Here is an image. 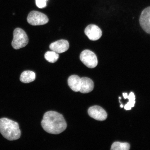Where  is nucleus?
<instances>
[{
    "label": "nucleus",
    "instance_id": "nucleus-1",
    "mask_svg": "<svg viewBox=\"0 0 150 150\" xmlns=\"http://www.w3.org/2000/svg\"><path fill=\"white\" fill-rule=\"evenodd\" d=\"M41 124L45 131L52 134H61L67 127L63 115L53 111H48L44 114Z\"/></svg>",
    "mask_w": 150,
    "mask_h": 150
},
{
    "label": "nucleus",
    "instance_id": "nucleus-2",
    "mask_svg": "<svg viewBox=\"0 0 150 150\" xmlns=\"http://www.w3.org/2000/svg\"><path fill=\"white\" fill-rule=\"evenodd\" d=\"M0 132L4 137L10 141L17 140L21 135L18 124L6 118L0 119Z\"/></svg>",
    "mask_w": 150,
    "mask_h": 150
},
{
    "label": "nucleus",
    "instance_id": "nucleus-3",
    "mask_svg": "<svg viewBox=\"0 0 150 150\" xmlns=\"http://www.w3.org/2000/svg\"><path fill=\"white\" fill-rule=\"evenodd\" d=\"M29 42V39L25 31L20 28L15 29L13 33V39L12 42L13 47L18 50L25 47Z\"/></svg>",
    "mask_w": 150,
    "mask_h": 150
},
{
    "label": "nucleus",
    "instance_id": "nucleus-4",
    "mask_svg": "<svg viewBox=\"0 0 150 150\" xmlns=\"http://www.w3.org/2000/svg\"><path fill=\"white\" fill-rule=\"evenodd\" d=\"M27 20L28 23L34 26L44 25L49 21L48 17L45 14L35 11L29 13Z\"/></svg>",
    "mask_w": 150,
    "mask_h": 150
},
{
    "label": "nucleus",
    "instance_id": "nucleus-5",
    "mask_svg": "<svg viewBox=\"0 0 150 150\" xmlns=\"http://www.w3.org/2000/svg\"><path fill=\"white\" fill-rule=\"evenodd\" d=\"M80 59L83 64L89 68H95L98 64L96 55L89 50H85L81 52Z\"/></svg>",
    "mask_w": 150,
    "mask_h": 150
},
{
    "label": "nucleus",
    "instance_id": "nucleus-6",
    "mask_svg": "<svg viewBox=\"0 0 150 150\" xmlns=\"http://www.w3.org/2000/svg\"><path fill=\"white\" fill-rule=\"evenodd\" d=\"M88 113L91 117L100 121L105 120L108 117L105 110L98 106H94L90 107L88 110Z\"/></svg>",
    "mask_w": 150,
    "mask_h": 150
},
{
    "label": "nucleus",
    "instance_id": "nucleus-7",
    "mask_svg": "<svg viewBox=\"0 0 150 150\" xmlns=\"http://www.w3.org/2000/svg\"><path fill=\"white\" fill-rule=\"evenodd\" d=\"M84 33L90 40L96 41L102 36V32L98 26L94 24H90L86 28Z\"/></svg>",
    "mask_w": 150,
    "mask_h": 150
},
{
    "label": "nucleus",
    "instance_id": "nucleus-8",
    "mask_svg": "<svg viewBox=\"0 0 150 150\" xmlns=\"http://www.w3.org/2000/svg\"><path fill=\"white\" fill-rule=\"evenodd\" d=\"M141 27L146 33L150 34V6L142 11L139 18Z\"/></svg>",
    "mask_w": 150,
    "mask_h": 150
},
{
    "label": "nucleus",
    "instance_id": "nucleus-9",
    "mask_svg": "<svg viewBox=\"0 0 150 150\" xmlns=\"http://www.w3.org/2000/svg\"><path fill=\"white\" fill-rule=\"evenodd\" d=\"M69 47V43L67 40H60L56 41L50 44V50L58 54L63 53L67 51Z\"/></svg>",
    "mask_w": 150,
    "mask_h": 150
},
{
    "label": "nucleus",
    "instance_id": "nucleus-10",
    "mask_svg": "<svg viewBox=\"0 0 150 150\" xmlns=\"http://www.w3.org/2000/svg\"><path fill=\"white\" fill-rule=\"evenodd\" d=\"M94 87L93 81L88 78H81V84L79 91L83 93H88L93 91Z\"/></svg>",
    "mask_w": 150,
    "mask_h": 150
},
{
    "label": "nucleus",
    "instance_id": "nucleus-11",
    "mask_svg": "<svg viewBox=\"0 0 150 150\" xmlns=\"http://www.w3.org/2000/svg\"><path fill=\"white\" fill-rule=\"evenodd\" d=\"M81 78L77 75H72L68 79V84L70 88L74 92L79 91L81 84Z\"/></svg>",
    "mask_w": 150,
    "mask_h": 150
},
{
    "label": "nucleus",
    "instance_id": "nucleus-12",
    "mask_svg": "<svg viewBox=\"0 0 150 150\" xmlns=\"http://www.w3.org/2000/svg\"><path fill=\"white\" fill-rule=\"evenodd\" d=\"M35 79L34 72L30 71H26L22 73L20 77V80L24 83H29L34 81Z\"/></svg>",
    "mask_w": 150,
    "mask_h": 150
},
{
    "label": "nucleus",
    "instance_id": "nucleus-13",
    "mask_svg": "<svg viewBox=\"0 0 150 150\" xmlns=\"http://www.w3.org/2000/svg\"><path fill=\"white\" fill-rule=\"evenodd\" d=\"M59 54L53 51H48L45 54V58L46 60L50 63H54L59 59Z\"/></svg>",
    "mask_w": 150,
    "mask_h": 150
},
{
    "label": "nucleus",
    "instance_id": "nucleus-14",
    "mask_svg": "<svg viewBox=\"0 0 150 150\" xmlns=\"http://www.w3.org/2000/svg\"><path fill=\"white\" fill-rule=\"evenodd\" d=\"M130 145L127 142H115L112 144L111 150H128L130 149Z\"/></svg>",
    "mask_w": 150,
    "mask_h": 150
},
{
    "label": "nucleus",
    "instance_id": "nucleus-15",
    "mask_svg": "<svg viewBox=\"0 0 150 150\" xmlns=\"http://www.w3.org/2000/svg\"><path fill=\"white\" fill-rule=\"evenodd\" d=\"M127 98L129 99V102L125 105V109L126 110H131V108L134 107L135 104V97L134 93L132 92L130 93L128 96Z\"/></svg>",
    "mask_w": 150,
    "mask_h": 150
},
{
    "label": "nucleus",
    "instance_id": "nucleus-16",
    "mask_svg": "<svg viewBox=\"0 0 150 150\" xmlns=\"http://www.w3.org/2000/svg\"><path fill=\"white\" fill-rule=\"evenodd\" d=\"M48 0H35L37 6L39 8H43L46 6Z\"/></svg>",
    "mask_w": 150,
    "mask_h": 150
},
{
    "label": "nucleus",
    "instance_id": "nucleus-17",
    "mask_svg": "<svg viewBox=\"0 0 150 150\" xmlns=\"http://www.w3.org/2000/svg\"><path fill=\"white\" fill-rule=\"evenodd\" d=\"M123 96L125 99L127 98V97H128V95L127 93H123Z\"/></svg>",
    "mask_w": 150,
    "mask_h": 150
},
{
    "label": "nucleus",
    "instance_id": "nucleus-18",
    "mask_svg": "<svg viewBox=\"0 0 150 150\" xmlns=\"http://www.w3.org/2000/svg\"><path fill=\"white\" fill-rule=\"evenodd\" d=\"M120 107L121 108H123V104H121L120 105Z\"/></svg>",
    "mask_w": 150,
    "mask_h": 150
},
{
    "label": "nucleus",
    "instance_id": "nucleus-19",
    "mask_svg": "<svg viewBox=\"0 0 150 150\" xmlns=\"http://www.w3.org/2000/svg\"><path fill=\"white\" fill-rule=\"evenodd\" d=\"M119 98L120 99H121V97H119Z\"/></svg>",
    "mask_w": 150,
    "mask_h": 150
}]
</instances>
